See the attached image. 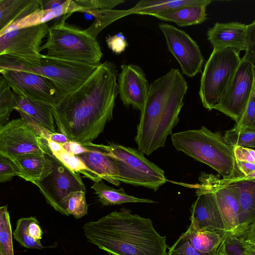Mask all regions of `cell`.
Returning <instances> with one entry per match:
<instances>
[{"label": "cell", "mask_w": 255, "mask_h": 255, "mask_svg": "<svg viewBox=\"0 0 255 255\" xmlns=\"http://www.w3.org/2000/svg\"><path fill=\"white\" fill-rule=\"evenodd\" d=\"M118 72L112 62L100 63L82 85L52 106L59 132L83 146L98 137L113 119Z\"/></svg>", "instance_id": "obj_1"}, {"label": "cell", "mask_w": 255, "mask_h": 255, "mask_svg": "<svg viewBox=\"0 0 255 255\" xmlns=\"http://www.w3.org/2000/svg\"><path fill=\"white\" fill-rule=\"evenodd\" d=\"M87 240L112 255H167L166 237L152 221L125 208L83 226Z\"/></svg>", "instance_id": "obj_2"}, {"label": "cell", "mask_w": 255, "mask_h": 255, "mask_svg": "<svg viewBox=\"0 0 255 255\" xmlns=\"http://www.w3.org/2000/svg\"><path fill=\"white\" fill-rule=\"evenodd\" d=\"M187 89L185 78L176 68L150 84L135 136L138 150L149 155L165 146L167 136L173 134L179 121Z\"/></svg>", "instance_id": "obj_3"}, {"label": "cell", "mask_w": 255, "mask_h": 255, "mask_svg": "<svg viewBox=\"0 0 255 255\" xmlns=\"http://www.w3.org/2000/svg\"><path fill=\"white\" fill-rule=\"evenodd\" d=\"M171 141L177 151L209 166L225 180L232 181L244 175L237 166L233 147L219 131L212 132L202 126L173 133Z\"/></svg>", "instance_id": "obj_4"}, {"label": "cell", "mask_w": 255, "mask_h": 255, "mask_svg": "<svg viewBox=\"0 0 255 255\" xmlns=\"http://www.w3.org/2000/svg\"><path fill=\"white\" fill-rule=\"evenodd\" d=\"M97 66L42 54L27 57L0 55V68L28 72L46 77L53 81L66 94L82 85Z\"/></svg>", "instance_id": "obj_5"}, {"label": "cell", "mask_w": 255, "mask_h": 255, "mask_svg": "<svg viewBox=\"0 0 255 255\" xmlns=\"http://www.w3.org/2000/svg\"><path fill=\"white\" fill-rule=\"evenodd\" d=\"M72 13L66 14L48 29L46 42L40 52L46 50L48 56L98 66L103 55L97 39L66 20Z\"/></svg>", "instance_id": "obj_6"}, {"label": "cell", "mask_w": 255, "mask_h": 255, "mask_svg": "<svg viewBox=\"0 0 255 255\" xmlns=\"http://www.w3.org/2000/svg\"><path fill=\"white\" fill-rule=\"evenodd\" d=\"M88 145L103 150L114 160L120 182L156 191L168 181L164 171L145 158L139 150L115 143L104 145L92 142L84 146Z\"/></svg>", "instance_id": "obj_7"}, {"label": "cell", "mask_w": 255, "mask_h": 255, "mask_svg": "<svg viewBox=\"0 0 255 255\" xmlns=\"http://www.w3.org/2000/svg\"><path fill=\"white\" fill-rule=\"evenodd\" d=\"M241 59L239 52L233 49H213L205 63L199 91L205 108L212 110L219 103Z\"/></svg>", "instance_id": "obj_8"}, {"label": "cell", "mask_w": 255, "mask_h": 255, "mask_svg": "<svg viewBox=\"0 0 255 255\" xmlns=\"http://www.w3.org/2000/svg\"><path fill=\"white\" fill-rule=\"evenodd\" d=\"M41 140L43 149L51 161L52 168L35 185L49 205L61 214L69 216L62 205L63 199L72 192H86L85 185L79 174L72 171L52 154L46 139L41 137Z\"/></svg>", "instance_id": "obj_9"}, {"label": "cell", "mask_w": 255, "mask_h": 255, "mask_svg": "<svg viewBox=\"0 0 255 255\" xmlns=\"http://www.w3.org/2000/svg\"><path fill=\"white\" fill-rule=\"evenodd\" d=\"M0 73L18 96L52 106L67 95L53 81L41 75L5 68H0Z\"/></svg>", "instance_id": "obj_10"}, {"label": "cell", "mask_w": 255, "mask_h": 255, "mask_svg": "<svg viewBox=\"0 0 255 255\" xmlns=\"http://www.w3.org/2000/svg\"><path fill=\"white\" fill-rule=\"evenodd\" d=\"M255 80L254 64L241 59L225 93L214 109L237 122L249 100Z\"/></svg>", "instance_id": "obj_11"}, {"label": "cell", "mask_w": 255, "mask_h": 255, "mask_svg": "<svg viewBox=\"0 0 255 255\" xmlns=\"http://www.w3.org/2000/svg\"><path fill=\"white\" fill-rule=\"evenodd\" d=\"M167 48L181 67L182 73L192 78L201 72L204 59L197 42L186 32L167 23H159Z\"/></svg>", "instance_id": "obj_12"}, {"label": "cell", "mask_w": 255, "mask_h": 255, "mask_svg": "<svg viewBox=\"0 0 255 255\" xmlns=\"http://www.w3.org/2000/svg\"><path fill=\"white\" fill-rule=\"evenodd\" d=\"M44 153L41 137L22 118L0 127V155L11 158Z\"/></svg>", "instance_id": "obj_13"}, {"label": "cell", "mask_w": 255, "mask_h": 255, "mask_svg": "<svg viewBox=\"0 0 255 255\" xmlns=\"http://www.w3.org/2000/svg\"><path fill=\"white\" fill-rule=\"evenodd\" d=\"M192 186L196 189L197 198L190 208L191 224L186 232L206 230L222 234L227 233L225 222L212 191L200 182Z\"/></svg>", "instance_id": "obj_14"}, {"label": "cell", "mask_w": 255, "mask_h": 255, "mask_svg": "<svg viewBox=\"0 0 255 255\" xmlns=\"http://www.w3.org/2000/svg\"><path fill=\"white\" fill-rule=\"evenodd\" d=\"M49 28L46 23L0 35V55L27 57L40 54L41 44Z\"/></svg>", "instance_id": "obj_15"}, {"label": "cell", "mask_w": 255, "mask_h": 255, "mask_svg": "<svg viewBox=\"0 0 255 255\" xmlns=\"http://www.w3.org/2000/svg\"><path fill=\"white\" fill-rule=\"evenodd\" d=\"M198 179L213 193L225 222L227 233L238 236L240 205L234 190L223 179L212 174L202 172Z\"/></svg>", "instance_id": "obj_16"}, {"label": "cell", "mask_w": 255, "mask_h": 255, "mask_svg": "<svg viewBox=\"0 0 255 255\" xmlns=\"http://www.w3.org/2000/svg\"><path fill=\"white\" fill-rule=\"evenodd\" d=\"M118 75L119 94L124 105L131 106L141 111L144 105L149 89L146 75L138 66L123 64Z\"/></svg>", "instance_id": "obj_17"}, {"label": "cell", "mask_w": 255, "mask_h": 255, "mask_svg": "<svg viewBox=\"0 0 255 255\" xmlns=\"http://www.w3.org/2000/svg\"><path fill=\"white\" fill-rule=\"evenodd\" d=\"M247 25L238 22H217L207 31L214 49L230 48L239 52L247 50Z\"/></svg>", "instance_id": "obj_18"}, {"label": "cell", "mask_w": 255, "mask_h": 255, "mask_svg": "<svg viewBox=\"0 0 255 255\" xmlns=\"http://www.w3.org/2000/svg\"><path fill=\"white\" fill-rule=\"evenodd\" d=\"M224 180L234 190L239 201V236L247 226L255 223V178L244 175L233 181Z\"/></svg>", "instance_id": "obj_19"}, {"label": "cell", "mask_w": 255, "mask_h": 255, "mask_svg": "<svg viewBox=\"0 0 255 255\" xmlns=\"http://www.w3.org/2000/svg\"><path fill=\"white\" fill-rule=\"evenodd\" d=\"M15 164L17 176L34 184L41 180L51 170L52 162L44 153H30L9 158Z\"/></svg>", "instance_id": "obj_20"}, {"label": "cell", "mask_w": 255, "mask_h": 255, "mask_svg": "<svg viewBox=\"0 0 255 255\" xmlns=\"http://www.w3.org/2000/svg\"><path fill=\"white\" fill-rule=\"evenodd\" d=\"M84 146L87 151L77 156L102 179L118 186L120 182L117 179L118 170L114 160L101 149L89 145Z\"/></svg>", "instance_id": "obj_21"}, {"label": "cell", "mask_w": 255, "mask_h": 255, "mask_svg": "<svg viewBox=\"0 0 255 255\" xmlns=\"http://www.w3.org/2000/svg\"><path fill=\"white\" fill-rule=\"evenodd\" d=\"M82 10L75 0H65L61 5L53 8L44 9L40 8L23 19L6 27L0 32V35L17 29L46 23L57 17L75 12H82Z\"/></svg>", "instance_id": "obj_22"}, {"label": "cell", "mask_w": 255, "mask_h": 255, "mask_svg": "<svg viewBox=\"0 0 255 255\" xmlns=\"http://www.w3.org/2000/svg\"><path fill=\"white\" fill-rule=\"evenodd\" d=\"M15 111L38 123L51 132H56L52 106L28 98L15 95Z\"/></svg>", "instance_id": "obj_23"}, {"label": "cell", "mask_w": 255, "mask_h": 255, "mask_svg": "<svg viewBox=\"0 0 255 255\" xmlns=\"http://www.w3.org/2000/svg\"><path fill=\"white\" fill-rule=\"evenodd\" d=\"M41 0H0V32L40 8Z\"/></svg>", "instance_id": "obj_24"}, {"label": "cell", "mask_w": 255, "mask_h": 255, "mask_svg": "<svg viewBox=\"0 0 255 255\" xmlns=\"http://www.w3.org/2000/svg\"><path fill=\"white\" fill-rule=\"evenodd\" d=\"M209 4L188 6L152 15L160 20L175 23L180 27L200 24L207 19L206 8Z\"/></svg>", "instance_id": "obj_25"}, {"label": "cell", "mask_w": 255, "mask_h": 255, "mask_svg": "<svg viewBox=\"0 0 255 255\" xmlns=\"http://www.w3.org/2000/svg\"><path fill=\"white\" fill-rule=\"evenodd\" d=\"M212 0H142L131 8L127 10L128 15L137 14L152 16L157 13L182 7L210 4Z\"/></svg>", "instance_id": "obj_26"}, {"label": "cell", "mask_w": 255, "mask_h": 255, "mask_svg": "<svg viewBox=\"0 0 255 255\" xmlns=\"http://www.w3.org/2000/svg\"><path fill=\"white\" fill-rule=\"evenodd\" d=\"M91 188L94 190L99 201L103 206L121 205L127 203H156L151 199L128 195L123 188L115 189L107 185L102 180L95 182Z\"/></svg>", "instance_id": "obj_27"}, {"label": "cell", "mask_w": 255, "mask_h": 255, "mask_svg": "<svg viewBox=\"0 0 255 255\" xmlns=\"http://www.w3.org/2000/svg\"><path fill=\"white\" fill-rule=\"evenodd\" d=\"M184 234L196 250L202 254H208L217 253L226 233L205 230L194 233L185 232Z\"/></svg>", "instance_id": "obj_28"}, {"label": "cell", "mask_w": 255, "mask_h": 255, "mask_svg": "<svg viewBox=\"0 0 255 255\" xmlns=\"http://www.w3.org/2000/svg\"><path fill=\"white\" fill-rule=\"evenodd\" d=\"M92 15L94 21L85 32L94 38H97L100 32L114 21L128 15L127 10L95 9L85 11Z\"/></svg>", "instance_id": "obj_29"}, {"label": "cell", "mask_w": 255, "mask_h": 255, "mask_svg": "<svg viewBox=\"0 0 255 255\" xmlns=\"http://www.w3.org/2000/svg\"><path fill=\"white\" fill-rule=\"evenodd\" d=\"M52 153L72 171L82 174L95 182L103 180L100 176L88 168L79 157L68 152L63 147L59 150Z\"/></svg>", "instance_id": "obj_30"}, {"label": "cell", "mask_w": 255, "mask_h": 255, "mask_svg": "<svg viewBox=\"0 0 255 255\" xmlns=\"http://www.w3.org/2000/svg\"><path fill=\"white\" fill-rule=\"evenodd\" d=\"M16 106L15 94L5 79L0 77V127L7 123L10 114Z\"/></svg>", "instance_id": "obj_31"}, {"label": "cell", "mask_w": 255, "mask_h": 255, "mask_svg": "<svg viewBox=\"0 0 255 255\" xmlns=\"http://www.w3.org/2000/svg\"><path fill=\"white\" fill-rule=\"evenodd\" d=\"M0 252L4 255H14L11 226L7 205L0 208Z\"/></svg>", "instance_id": "obj_32"}, {"label": "cell", "mask_w": 255, "mask_h": 255, "mask_svg": "<svg viewBox=\"0 0 255 255\" xmlns=\"http://www.w3.org/2000/svg\"><path fill=\"white\" fill-rule=\"evenodd\" d=\"M62 205L69 215H72L77 219L88 214L85 192L78 191L71 192L63 199Z\"/></svg>", "instance_id": "obj_33"}, {"label": "cell", "mask_w": 255, "mask_h": 255, "mask_svg": "<svg viewBox=\"0 0 255 255\" xmlns=\"http://www.w3.org/2000/svg\"><path fill=\"white\" fill-rule=\"evenodd\" d=\"M224 138L232 146L255 149V131L240 130L234 127L225 131Z\"/></svg>", "instance_id": "obj_34"}, {"label": "cell", "mask_w": 255, "mask_h": 255, "mask_svg": "<svg viewBox=\"0 0 255 255\" xmlns=\"http://www.w3.org/2000/svg\"><path fill=\"white\" fill-rule=\"evenodd\" d=\"M29 221V217L19 219L16 222L15 230L13 232V237L21 246L28 249L39 250L45 248L40 241H37L30 237L26 233V228Z\"/></svg>", "instance_id": "obj_35"}, {"label": "cell", "mask_w": 255, "mask_h": 255, "mask_svg": "<svg viewBox=\"0 0 255 255\" xmlns=\"http://www.w3.org/2000/svg\"><path fill=\"white\" fill-rule=\"evenodd\" d=\"M234 128L240 130L255 131V80L248 104Z\"/></svg>", "instance_id": "obj_36"}, {"label": "cell", "mask_w": 255, "mask_h": 255, "mask_svg": "<svg viewBox=\"0 0 255 255\" xmlns=\"http://www.w3.org/2000/svg\"><path fill=\"white\" fill-rule=\"evenodd\" d=\"M216 255H248L243 250L239 236L226 233L221 244L219 247Z\"/></svg>", "instance_id": "obj_37"}, {"label": "cell", "mask_w": 255, "mask_h": 255, "mask_svg": "<svg viewBox=\"0 0 255 255\" xmlns=\"http://www.w3.org/2000/svg\"><path fill=\"white\" fill-rule=\"evenodd\" d=\"M214 254H202L191 244L187 236L182 234L177 240L169 249L167 255H216Z\"/></svg>", "instance_id": "obj_38"}, {"label": "cell", "mask_w": 255, "mask_h": 255, "mask_svg": "<svg viewBox=\"0 0 255 255\" xmlns=\"http://www.w3.org/2000/svg\"><path fill=\"white\" fill-rule=\"evenodd\" d=\"M76 3L82 8L84 12L95 9H112L125 2L124 0H76Z\"/></svg>", "instance_id": "obj_39"}, {"label": "cell", "mask_w": 255, "mask_h": 255, "mask_svg": "<svg viewBox=\"0 0 255 255\" xmlns=\"http://www.w3.org/2000/svg\"><path fill=\"white\" fill-rule=\"evenodd\" d=\"M15 176H17V171L14 163L9 158L0 155V182L10 181Z\"/></svg>", "instance_id": "obj_40"}, {"label": "cell", "mask_w": 255, "mask_h": 255, "mask_svg": "<svg viewBox=\"0 0 255 255\" xmlns=\"http://www.w3.org/2000/svg\"><path fill=\"white\" fill-rule=\"evenodd\" d=\"M247 50L242 60L255 63V20L247 25Z\"/></svg>", "instance_id": "obj_41"}, {"label": "cell", "mask_w": 255, "mask_h": 255, "mask_svg": "<svg viewBox=\"0 0 255 255\" xmlns=\"http://www.w3.org/2000/svg\"><path fill=\"white\" fill-rule=\"evenodd\" d=\"M106 41L108 47L117 54L124 52L128 46L126 38L122 32L114 35H109L106 37Z\"/></svg>", "instance_id": "obj_42"}, {"label": "cell", "mask_w": 255, "mask_h": 255, "mask_svg": "<svg viewBox=\"0 0 255 255\" xmlns=\"http://www.w3.org/2000/svg\"><path fill=\"white\" fill-rule=\"evenodd\" d=\"M233 150L236 161L255 162V150L254 149L235 146L233 147Z\"/></svg>", "instance_id": "obj_43"}, {"label": "cell", "mask_w": 255, "mask_h": 255, "mask_svg": "<svg viewBox=\"0 0 255 255\" xmlns=\"http://www.w3.org/2000/svg\"><path fill=\"white\" fill-rule=\"evenodd\" d=\"M29 222L26 227L27 234L37 241H40L43 235V231L39 225V222L35 217H29Z\"/></svg>", "instance_id": "obj_44"}, {"label": "cell", "mask_w": 255, "mask_h": 255, "mask_svg": "<svg viewBox=\"0 0 255 255\" xmlns=\"http://www.w3.org/2000/svg\"><path fill=\"white\" fill-rule=\"evenodd\" d=\"M62 146L68 152L75 155L81 154L87 150V148L86 146L77 142L71 140H69Z\"/></svg>", "instance_id": "obj_45"}, {"label": "cell", "mask_w": 255, "mask_h": 255, "mask_svg": "<svg viewBox=\"0 0 255 255\" xmlns=\"http://www.w3.org/2000/svg\"><path fill=\"white\" fill-rule=\"evenodd\" d=\"M239 237L245 243L255 246V223L247 226Z\"/></svg>", "instance_id": "obj_46"}, {"label": "cell", "mask_w": 255, "mask_h": 255, "mask_svg": "<svg viewBox=\"0 0 255 255\" xmlns=\"http://www.w3.org/2000/svg\"><path fill=\"white\" fill-rule=\"evenodd\" d=\"M240 171L246 176L255 171V162H242L236 161Z\"/></svg>", "instance_id": "obj_47"}, {"label": "cell", "mask_w": 255, "mask_h": 255, "mask_svg": "<svg viewBox=\"0 0 255 255\" xmlns=\"http://www.w3.org/2000/svg\"><path fill=\"white\" fill-rule=\"evenodd\" d=\"M64 2V0H41L40 8H53L61 5Z\"/></svg>", "instance_id": "obj_48"}, {"label": "cell", "mask_w": 255, "mask_h": 255, "mask_svg": "<svg viewBox=\"0 0 255 255\" xmlns=\"http://www.w3.org/2000/svg\"><path fill=\"white\" fill-rule=\"evenodd\" d=\"M48 138L61 145L66 143L69 140L65 134L57 132L51 133Z\"/></svg>", "instance_id": "obj_49"}, {"label": "cell", "mask_w": 255, "mask_h": 255, "mask_svg": "<svg viewBox=\"0 0 255 255\" xmlns=\"http://www.w3.org/2000/svg\"><path fill=\"white\" fill-rule=\"evenodd\" d=\"M244 252L248 255H255V246L245 243L239 237Z\"/></svg>", "instance_id": "obj_50"}, {"label": "cell", "mask_w": 255, "mask_h": 255, "mask_svg": "<svg viewBox=\"0 0 255 255\" xmlns=\"http://www.w3.org/2000/svg\"><path fill=\"white\" fill-rule=\"evenodd\" d=\"M0 255H4L3 253L1 252H0Z\"/></svg>", "instance_id": "obj_51"}, {"label": "cell", "mask_w": 255, "mask_h": 255, "mask_svg": "<svg viewBox=\"0 0 255 255\" xmlns=\"http://www.w3.org/2000/svg\"><path fill=\"white\" fill-rule=\"evenodd\" d=\"M255 67V63H254Z\"/></svg>", "instance_id": "obj_52"}, {"label": "cell", "mask_w": 255, "mask_h": 255, "mask_svg": "<svg viewBox=\"0 0 255 255\" xmlns=\"http://www.w3.org/2000/svg\"><path fill=\"white\" fill-rule=\"evenodd\" d=\"M255 150V149H254Z\"/></svg>", "instance_id": "obj_53"}]
</instances>
